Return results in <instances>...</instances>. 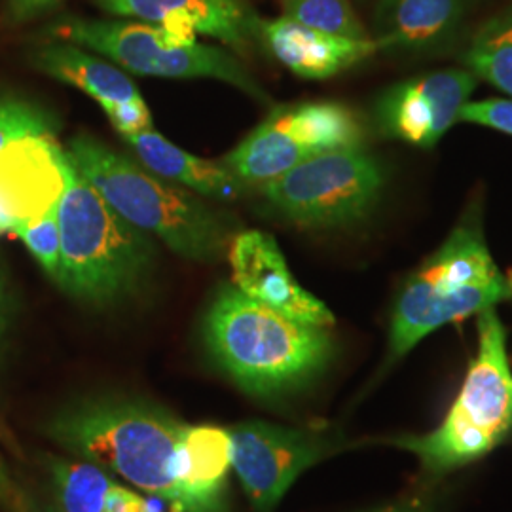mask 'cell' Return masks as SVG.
Masks as SVG:
<instances>
[{"mask_svg": "<svg viewBox=\"0 0 512 512\" xmlns=\"http://www.w3.org/2000/svg\"><path fill=\"white\" fill-rule=\"evenodd\" d=\"M190 425L160 404L128 395H93L48 421V437L82 461L107 467L186 512L184 439Z\"/></svg>", "mask_w": 512, "mask_h": 512, "instance_id": "obj_1", "label": "cell"}, {"mask_svg": "<svg viewBox=\"0 0 512 512\" xmlns=\"http://www.w3.org/2000/svg\"><path fill=\"white\" fill-rule=\"evenodd\" d=\"M205 346L249 395L272 399L310 384L334 355L329 327H315L224 285L203 321Z\"/></svg>", "mask_w": 512, "mask_h": 512, "instance_id": "obj_2", "label": "cell"}, {"mask_svg": "<svg viewBox=\"0 0 512 512\" xmlns=\"http://www.w3.org/2000/svg\"><path fill=\"white\" fill-rule=\"evenodd\" d=\"M74 169L133 226L186 260L211 262L228 251L234 222L194 192L114 152L92 135H76L67 148Z\"/></svg>", "mask_w": 512, "mask_h": 512, "instance_id": "obj_3", "label": "cell"}, {"mask_svg": "<svg viewBox=\"0 0 512 512\" xmlns=\"http://www.w3.org/2000/svg\"><path fill=\"white\" fill-rule=\"evenodd\" d=\"M486 245L478 207H471L439 249L406 277L389 325L387 365L444 325L478 315L511 298Z\"/></svg>", "mask_w": 512, "mask_h": 512, "instance_id": "obj_4", "label": "cell"}, {"mask_svg": "<svg viewBox=\"0 0 512 512\" xmlns=\"http://www.w3.org/2000/svg\"><path fill=\"white\" fill-rule=\"evenodd\" d=\"M57 285L82 304L105 308L137 293L154 266V241L110 207L76 169L57 207Z\"/></svg>", "mask_w": 512, "mask_h": 512, "instance_id": "obj_5", "label": "cell"}, {"mask_svg": "<svg viewBox=\"0 0 512 512\" xmlns=\"http://www.w3.org/2000/svg\"><path fill=\"white\" fill-rule=\"evenodd\" d=\"M512 435V370L507 332L495 308L478 313V344L458 397L437 429L385 444L412 452L433 476L490 454Z\"/></svg>", "mask_w": 512, "mask_h": 512, "instance_id": "obj_6", "label": "cell"}, {"mask_svg": "<svg viewBox=\"0 0 512 512\" xmlns=\"http://www.w3.org/2000/svg\"><path fill=\"white\" fill-rule=\"evenodd\" d=\"M50 33L55 40L109 57L128 73L158 78H215L258 101H268L266 92L236 55L202 44L198 38L177 35L162 25L69 18L55 25Z\"/></svg>", "mask_w": 512, "mask_h": 512, "instance_id": "obj_7", "label": "cell"}, {"mask_svg": "<svg viewBox=\"0 0 512 512\" xmlns=\"http://www.w3.org/2000/svg\"><path fill=\"white\" fill-rule=\"evenodd\" d=\"M382 164L363 148L313 156L260 188L283 219L302 228H340L376 207L384 192Z\"/></svg>", "mask_w": 512, "mask_h": 512, "instance_id": "obj_8", "label": "cell"}, {"mask_svg": "<svg viewBox=\"0 0 512 512\" xmlns=\"http://www.w3.org/2000/svg\"><path fill=\"white\" fill-rule=\"evenodd\" d=\"M366 129L353 110L334 101L277 109L222 164L245 186L270 183L313 156L363 148Z\"/></svg>", "mask_w": 512, "mask_h": 512, "instance_id": "obj_9", "label": "cell"}, {"mask_svg": "<svg viewBox=\"0 0 512 512\" xmlns=\"http://www.w3.org/2000/svg\"><path fill=\"white\" fill-rule=\"evenodd\" d=\"M232 467L256 512H272L296 478L344 446L327 435L264 421L228 427Z\"/></svg>", "mask_w": 512, "mask_h": 512, "instance_id": "obj_10", "label": "cell"}, {"mask_svg": "<svg viewBox=\"0 0 512 512\" xmlns=\"http://www.w3.org/2000/svg\"><path fill=\"white\" fill-rule=\"evenodd\" d=\"M475 74L444 69L418 74L387 88L374 105V124L387 139L433 148L459 122L476 88Z\"/></svg>", "mask_w": 512, "mask_h": 512, "instance_id": "obj_11", "label": "cell"}, {"mask_svg": "<svg viewBox=\"0 0 512 512\" xmlns=\"http://www.w3.org/2000/svg\"><path fill=\"white\" fill-rule=\"evenodd\" d=\"M73 164L54 135H27L0 150V236L59 207Z\"/></svg>", "mask_w": 512, "mask_h": 512, "instance_id": "obj_12", "label": "cell"}, {"mask_svg": "<svg viewBox=\"0 0 512 512\" xmlns=\"http://www.w3.org/2000/svg\"><path fill=\"white\" fill-rule=\"evenodd\" d=\"M234 287L294 321L332 327V311L294 279L277 241L260 230L236 234L228 247Z\"/></svg>", "mask_w": 512, "mask_h": 512, "instance_id": "obj_13", "label": "cell"}, {"mask_svg": "<svg viewBox=\"0 0 512 512\" xmlns=\"http://www.w3.org/2000/svg\"><path fill=\"white\" fill-rule=\"evenodd\" d=\"M101 10L120 18L162 25L183 37L220 40L238 55L258 44V21L247 0H95Z\"/></svg>", "mask_w": 512, "mask_h": 512, "instance_id": "obj_14", "label": "cell"}, {"mask_svg": "<svg viewBox=\"0 0 512 512\" xmlns=\"http://www.w3.org/2000/svg\"><path fill=\"white\" fill-rule=\"evenodd\" d=\"M258 44L291 73L308 80H325L344 73L382 52L376 38L338 37L285 16L258 21Z\"/></svg>", "mask_w": 512, "mask_h": 512, "instance_id": "obj_15", "label": "cell"}, {"mask_svg": "<svg viewBox=\"0 0 512 512\" xmlns=\"http://www.w3.org/2000/svg\"><path fill=\"white\" fill-rule=\"evenodd\" d=\"M124 141L148 171L207 198L234 202L247 188L222 162L198 158L173 145L154 129L126 135Z\"/></svg>", "mask_w": 512, "mask_h": 512, "instance_id": "obj_16", "label": "cell"}, {"mask_svg": "<svg viewBox=\"0 0 512 512\" xmlns=\"http://www.w3.org/2000/svg\"><path fill=\"white\" fill-rule=\"evenodd\" d=\"M33 65L40 73L88 93L101 109L143 99L126 71L71 42L54 40L40 46L33 52Z\"/></svg>", "mask_w": 512, "mask_h": 512, "instance_id": "obj_17", "label": "cell"}, {"mask_svg": "<svg viewBox=\"0 0 512 512\" xmlns=\"http://www.w3.org/2000/svg\"><path fill=\"white\" fill-rule=\"evenodd\" d=\"M465 10V0H380L374 37L387 50H425L450 37Z\"/></svg>", "mask_w": 512, "mask_h": 512, "instance_id": "obj_18", "label": "cell"}, {"mask_svg": "<svg viewBox=\"0 0 512 512\" xmlns=\"http://www.w3.org/2000/svg\"><path fill=\"white\" fill-rule=\"evenodd\" d=\"M467 71L512 97V10L486 21L465 52Z\"/></svg>", "mask_w": 512, "mask_h": 512, "instance_id": "obj_19", "label": "cell"}, {"mask_svg": "<svg viewBox=\"0 0 512 512\" xmlns=\"http://www.w3.org/2000/svg\"><path fill=\"white\" fill-rule=\"evenodd\" d=\"M46 467L63 512H105V499L114 484L107 471L90 461L61 458L46 459Z\"/></svg>", "mask_w": 512, "mask_h": 512, "instance_id": "obj_20", "label": "cell"}, {"mask_svg": "<svg viewBox=\"0 0 512 512\" xmlns=\"http://www.w3.org/2000/svg\"><path fill=\"white\" fill-rule=\"evenodd\" d=\"M285 18L298 21L306 27L338 35V37L366 40L372 35L355 14L349 0H279Z\"/></svg>", "mask_w": 512, "mask_h": 512, "instance_id": "obj_21", "label": "cell"}, {"mask_svg": "<svg viewBox=\"0 0 512 512\" xmlns=\"http://www.w3.org/2000/svg\"><path fill=\"white\" fill-rule=\"evenodd\" d=\"M55 118L27 101L0 99V150L27 135H54Z\"/></svg>", "mask_w": 512, "mask_h": 512, "instance_id": "obj_22", "label": "cell"}, {"mask_svg": "<svg viewBox=\"0 0 512 512\" xmlns=\"http://www.w3.org/2000/svg\"><path fill=\"white\" fill-rule=\"evenodd\" d=\"M12 234L27 245V249L37 258L42 270L57 283L61 268V236L57 209L50 211L42 219L18 226L16 230H12Z\"/></svg>", "mask_w": 512, "mask_h": 512, "instance_id": "obj_23", "label": "cell"}, {"mask_svg": "<svg viewBox=\"0 0 512 512\" xmlns=\"http://www.w3.org/2000/svg\"><path fill=\"white\" fill-rule=\"evenodd\" d=\"M459 122L478 124L512 135V99L469 101L459 112Z\"/></svg>", "mask_w": 512, "mask_h": 512, "instance_id": "obj_24", "label": "cell"}, {"mask_svg": "<svg viewBox=\"0 0 512 512\" xmlns=\"http://www.w3.org/2000/svg\"><path fill=\"white\" fill-rule=\"evenodd\" d=\"M105 512H179L156 495H139L120 484H112L105 499Z\"/></svg>", "mask_w": 512, "mask_h": 512, "instance_id": "obj_25", "label": "cell"}, {"mask_svg": "<svg viewBox=\"0 0 512 512\" xmlns=\"http://www.w3.org/2000/svg\"><path fill=\"white\" fill-rule=\"evenodd\" d=\"M103 112L107 114L110 124L122 137L145 131V129H152V116H150L145 99L120 103V105H109V107H103Z\"/></svg>", "mask_w": 512, "mask_h": 512, "instance_id": "obj_26", "label": "cell"}, {"mask_svg": "<svg viewBox=\"0 0 512 512\" xmlns=\"http://www.w3.org/2000/svg\"><path fill=\"white\" fill-rule=\"evenodd\" d=\"M63 0H6L4 18L10 25H21L55 10Z\"/></svg>", "mask_w": 512, "mask_h": 512, "instance_id": "obj_27", "label": "cell"}, {"mask_svg": "<svg viewBox=\"0 0 512 512\" xmlns=\"http://www.w3.org/2000/svg\"><path fill=\"white\" fill-rule=\"evenodd\" d=\"M4 329V283L0 275V332Z\"/></svg>", "mask_w": 512, "mask_h": 512, "instance_id": "obj_28", "label": "cell"}, {"mask_svg": "<svg viewBox=\"0 0 512 512\" xmlns=\"http://www.w3.org/2000/svg\"><path fill=\"white\" fill-rule=\"evenodd\" d=\"M378 512H410V511H403V509H387V511H378Z\"/></svg>", "mask_w": 512, "mask_h": 512, "instance_id": "obj_29", "label": "cell"}, {"mask_svg": "<svg viewBox=\"0 0 512 512\" xmlns=\"http://www.w3.org/2000/svg\"><path fill=\"white\" fill-rule=\"evenodd\" d=\"M507 281H509V287H511L512 293V272H509V275H507Z\"/></svg>", "mask_w": 512, "mask_h": 512, "instance_id": "obj_30", "label": "cell"}, {"mask_svg": "<svg viewBox=\"0 0 512 512\" xmlns=\"http://www.w3.org/2000/svg\"><path fill=\"white\" fill-rule=\"evenodd\" d=\"M48 512H57V511H48Z\"/></svg>", "mask_w": 512, "mask_h": 512, "instance_id": "obj_31", "label": "cell"}]
</instances>
